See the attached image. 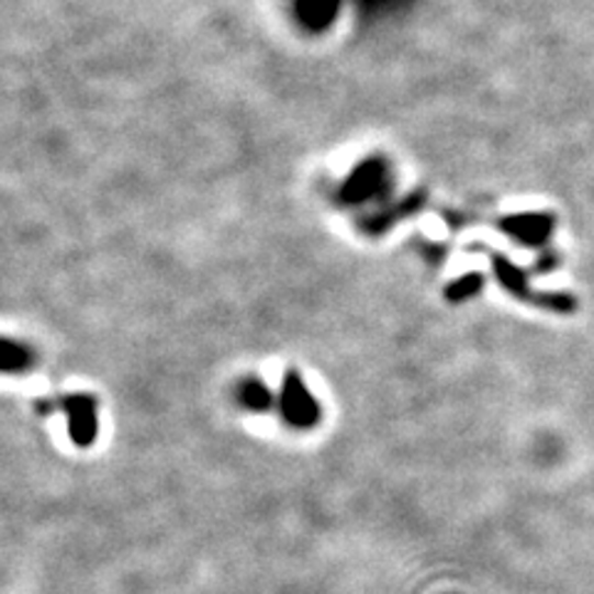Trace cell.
<instances>
[{
    "mask_svg": "<svg viewBox=\"0 0 594 594\" xmlns=\"http://www.w3.org/2000/svg\"><path fill=\"white\" fill-rule=\"evenodd\" d=\"M278 414L290 428H300V432H307V428H315L323 422V406L310 392L298 369H288L285 377H282Z\"/></svg>",
    "mask_w": 594,
    "mask_h": 594,
    "instance_id": "obj_1",
    "label": "cell"
},
{
    "mask_svg": "<svg viewBox=\"0 0 594 594\" xmlns=\"http://www.w3.org/2000/svg\"><path fill=\"white\" fill-rule=\"evenodd\" d=\"M60 408L67 416V432L75 446L87 449L97 441L100 434V416H97V396L94 394H67L63 396Z\"/></svg>",
    "mask_w": 594,
    "mask_h": 594,
    "instance_id": "obj_2",
    "label": "cell"
},
{
    "mask_svg": "<svg viewBox=\"0 0 594 594\" xmlns=\"http://www.w3.org/2000/svg\"><path fill=\"white\" fill-rule=\"evenodd\" d=\"M493 268L495 276H498L501 285L515 295L518 300H525V303H535L540 307H550L558 310V313H572L578 303L570 295H540V292H533L528 288V280H525V272L518 270L515 266H511L508 260L503 256H493Z\"/></svg>",
    "mask_w": 594,
    "mask_h": 594,
    "instance_id": "obj_3",
    "label": "cell"
},
{
    "mask_svg": "<svg viewBox=\"0 0 594 594\" xmlns=\"http://www.w3.org/2000/svg\"><path fill=\"white\" fill-rule=\"evenodd\" d=\"M384 177V164L379 159H369L359 167L349 181L339 191L345 201H362L367 193H372L379 187V179Z\"/></svg>",
    "mask_w": 594,
    "mask_h": 594,
    "instance_id": "obj_4",
    "label": "cell"
},
{
    "mask_svg": "<svg viewBox=\"0 0 594 594\" xmlns=\"http://www.w3.org/2000/svg\"><path fill=\"white\" fill-rule=\"evenodd\" d=\"M238 402L248 408V412H268L272 406V392L262 379H246L238 386Z\"/></svg>",
    "mask_w": 594,
    "mask_h": 594,
    "instance_id": "obj_5",
    "label": "cell"
},
{
    "mask_svg": "<svg viewBox=\"0 0 594 594\" xmlns=\"http://www.w3.org/2000/svg\"><path fill=\"white\" fill-rule=\"evenodd\" d=\"M35 355L21 343L3 339V372L5 374H23L33 367Z\"/></svg>",
    "mask_w": 594,
    "mask_h": 594,
    "instance_id": "obj_6",
    "label": "cell"
},
{
    "mask_svg": "<svg viewBox=\"0 0 594 594\" xmlns=\"http://www.w3.org/2000/svg\"><path fill=\"white\" fill-rule=\"evenodd\" d=\"M481 288H483V276H479V272H469V276L449 285L446 298H449L451 303H461V300H469L471 295H475Z\"/></svg>",
    "mask_w": 594,
    "mask_h": 594,
    "instance_id": "obj_7",
    "label": "cell"
}]
</instances>
